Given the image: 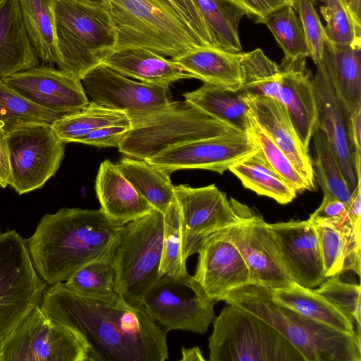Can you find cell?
Here are the masks:
<instances>
[{"label":"cell","mask_w":361,"mask_h":361,"mask_svg":"<svg viewBox=\"0 0 361 361\" xmlns=\"http://www.w3.org/2000/svg\"><path fill=\"white\" fill-rule=\"evenodd\" d=\"M40 307L49 319L80 336L90 361H164L167 332L142 304L132 305L117 293L87 295L63 282L46 288Z\"/></svg>","instance_id":"cell-1"},{"label":"cell","mask_w":361,"mask_h":361,"mask_svg":"<svg viewBox=\"0 0 361 361\" xmlns=\"http://www.w3.org/2000/svg\"><path fill=\"white\" fill-rule=\"evenodd\" d=\"M122 226L100 209L63 207L45 214L27 240L33 265L47 284L66 281L104 252Z\"/></svg>","instance_id":"cell-2"},{"label":"cell","mask_w":361,"mask_h":361,"mask_svg":"<svg viewBox=\"0 0 361 361\" xmlns=\"http://www.w3.org/2000/svg\"><path fill=\"white\" fill-rule=\"evenodd\" d=\"M223 300L271 324L300 352L305 361L361 360V341L357 334L336 329L278 303L270 288L247 283L230 290Z\"/></svg>","instance_id":"cell-3"},{"label":"cell","mask_w":361,"mask_h":361,"mask_svg":"<svg viewBox=\"0 0 361 361\" xmlns=\"http://www.w3.org/2000/svg\"><path fill=\"white\" fill-rule=\"evenodd\" d=\"M115 49L141 47L171 59L207 47L165 0H108Z\"/></svg>","instance_id":"cell-4"},{"label":"cell","mask_w":361,"mask_h":361,"mask_svg":"<svg viewBox=\"0 0 361 361\" xmlns=\"http://www.w3.org/2000/svg\"><path fill=\"white\" fill-rule=\"evenodd\" d=\"M59 69L80 80L116 44L107 8L82 0H54Z\"/></svg>","instance_id":"cell-5"},{"label":"cell","mask_w":361,"mask_h":361,"mask_svg":"<svg viewBox=\"0 0 361 361\" xmlns=\"http://www.w3.org/2000/svg\"><path fill=\"white\" fill-rule=\"evenodd\" d=\"M164 214H149L123 225L111 243L115 268V291L128 302L142 304L159 277Z\"/></svg>","instance_id":"cell-6"},{"label":"cell","mask_w":361,"mask_h":361,"mask_svg":"<svg viewBox=\"0 0 361 361\" xmlns=\"http://www.w3.org/2000/svg\"><path fill=\"white\" fill-rule=\"evenodd\" d=\"M238 133L242 132L184 99L133 124L118 149L124 156L145 160L184 143Z\"/></svg>","instance_id":"cell-7"},{"label":"cell","mask_w":361,"mask_h":361,"mask_svg":"<svg viewBox=\"0 0 361 361\" xmlns=\"http://www.w3.org/2000/svg\"><path fill=\"white\" fill-rule=\"evenodd\" d=\"M212 323L209 361H305L278 330L243 308L228 305Z\"/></svg>","instance_id":"cell-8"},{"label":"cell","mask_w":361,"mask_h":361,"mask_svg":"<svg viewBox=\"0 0 361 361\" xmlns=\"http://www.w3.org/2000/svg\"><path fill=\"white\" fill-rule=\"evenodd\" d=\"M47 284L27 240L14 230L0 232V341L40 305Z\"/></svg>","instance_id":"cell-9"},{"label":"cell","mask_w":361,"mask_h":361,"mask_svg":"<svg viewBox=\"0 0 361 361\" xmlns=\"http://www.w3.org/2000/svg\"><path fill=\"white\" fill-rule=\"evenodd\" d=\"M216 302L188 273L160 276L142 300L152 319L166 332L179 329L200 334L212 323Z\"/></svg>","instance_id":"cell-10"},{"label":"cell","mask_w":361,"mask_h":361,"mask_svg":"<svg viewBox=\"0 0 361 361\" xmlns=\"http://www.w3.org/2000/svg\"><path fill=\"white\" fill-rule=\"evenodd\" d=\"M90 361L84 340L46 317L40 305L0 341V361Z\"/></svg>","instance_id":"cell-11"},{"label":"cell","mask_w":361,"mask_h":361,"mask_svg":"<svg viewBox=\"0 0 361 361\" xmlns=\"http://www.w3.org/2000/svg\"><path fill=\"white\" fill-rule=\"evenodd\" d=\"M11 185L19 195L44 186L55 175L64 156L65 144L51 124L28 123L7 133Z\"/></svg>","instance_id":"cell-12"},{"label":"cell","mask_w":361,"mask_h":361,"mask_svg":"<svg viewBox=\"0 0 361 361\" xmlns=\"http://www.w3.org/2000/svg\"><path fill=\"white\" fill-rule=\"evenodd\" d=\"M238 221L218 230L240 252L249 271V283L271 289L285 288L294 282L286 272L262 216L236 201Z\"/></svg>","instance_id":"cell-13"},{"label":"cell","mask_w":361,"mask_h":361,"mask_svg":"<svg viewBox=\"0 0 361 361\" xmlns=\"http://www.w3.org/2000/svg\"><path fill=\"white\" fill-rule=\"evenodd\" d=\"M81 82L92 102L125 113L132 125L171 103L169 86L133 80L103 63L87 73Z\"/></svg>","instance_id":"cell-14"},{"label":"cell","mask_w":361,"mask_h":361,"mask_svg":"<svg viewBox=\"0 0 361 361\" xmlns=\"http://www.w3.org/2000/svg\"><path fill=\"white\" fill-rule=\"evenodd\" d=\"M173 192L185 260L197 252L206 237L238 221L236 200H228L214 184L200 188L180 184L174 185Z\"/></svg>","instance_id":"cell-15"},{"label":"cell","mask_w":361,"mask_h":361,"mask_svg":"<svg viewBox=\"0 0 361 361\" xmlns=\"http://www.w3.org/2000/svg\"><path fill=\"white\" fill-rule=\"evenodd\" d=\"M257 149L249 133H238L177 145L145 161L169 174L194 169L222 174L234 162Z\"/></svg>","instance_id":"cell-16"},{"label":"cell","mask_w":361,"mask_h":361,"mask_svg":"<svg viewBox=\"0 0 361 361\" xmlns=\"http://www.w3.org/2000/svg\"><path fill=\"white\" fill-rule=\"evenodd\" d=\"M2 80L30 102L59 115L75 112L90 102L80 78L50 64L16 73Z\"/></svg>","instance_id":"cell-17"},{"label":"cell","mask_w":361,"mask_h":361,"mask_svg":"<svg viewBox=\"0 0 361 361\" xmlns=\"http://www.w3.org/2000/svg\"><path fill=\"white\" fill-rule=\"evenodd\" d=\"M281 264L290 279L313 288L326 279L315 226L309 220L268 224Z\"/></svg>","instance_id":"cell-18"},{"label":"cell","mask_w":361,"mask_h":361,"mask_svg":"<svg viewBox=\"0 0 361 361\" xmlns=\"http://www.w3.org/2000/svg\"><path fill=\"white\" fill-rule=\"evenodd\" d=\"M197 253L192 276L209 298L223 300L230 290L249 283L248 269L240 252L218 231L202 240Z\"/></svg>","instance_id":"cell-19"},{"label":"cell","mask_w":361,"mask_h":361,"mask_svg":"<svg viewBox=\"0 0 361 361\" xmlns=\"http://www.w3.org/2000/svg\"><path fill=\"white\" fill-rule=\"evenodd\" d=\"M312 78L318 109L317 123L324 131L353 192L361 183L360 166L355 161L348 136L350 114L340 102L331 79L321 63Z\"/></svg>","instance_id":"cell-20"},{"label":"cell","mask_w":361,"mask_h":361,"mask_svg":"<svg viewBox=\"0 0 361 361\" xmlns=\"http://www.w3.org/2000/svg\"><path fill=\"white\" fill-rule=\"evenodd\" d=\"M243 97L257 122L285 153L298 173L314 190L315 178L312 158L309 151L303 147L285 106L272 97Z\"/></svg>","instance_id":"cell-21"},{"label":"cell","mask_w":361,"mask_h":361,"mask_svg":"<svg viewBox=\"0 0 361 361\" xmlns=\"http://www.w3.org/2000/svg\"><path fill=\"white\" fill-rule=\"evenodd\" d=\"M95 191L100 210L111 221L124 225L154 209L124 177L116 164L106 159L99 167Z\"/></svg>","instance_id":"cell-22"},{"label":"cell","mask_w":361,"mask_h":361,"mask_svg":"<svg viewBox=\"0 0 361 361\" xmlns=\"http://www.w3.org/2000/svg\"><path fill=\"white\" fill-rule=\"evenodd\" d=\"M310 73L306 66L282 69L276 99L285 106L307 151L318 120L317 103Z\"/></svg>","instance_id":"cell-23"},{"label":"cell","mask_w":361,"mask_h":361,"mask_svg":"<svg viewBox=\"0 0 361 361\" xmlns=\"http://www.w3.org/2000/svg\"><path fill=\"white\" fill-rule=\"evenodd\" d=\"M102 63L124 76L152 85L169 87L179 80L193 78L173 60L141 47L115 49Z\"/></svg>","instance_id":"cell-24"},{"label":"cell","mask_w":361,"mask_h":361,"mask_svg":"<svg viewBox=\"0 0 361 361\" xmlns=\"http://www.w3.org/2000/svg\"><path fill=\"white\" fill-rule=\"evenodd\" d=\"M39 65L18 0H0V80Z\"/></svg>","instance_id":"cell-25"},{"label":"cell","mask_w":361,"mask_h":361,"mask_svg":"<svg viewBox=\"0 0 361 361\" xmlns=\"http://www.w3.org/2000/svg\"><path fill=\"white\" fill-rule=\"evenodd\" d=\"M242 52L214 47H202L173 60L193 78L216 86L238 91L241 85Z\"/></svg>","instance_id":"cell-26"},{"label":"cell","mask_w":361,"mask_h":361,"mask_svg":"<svg viewBox=\"0 0 361 361\" xmlns=\"http://www.w3.org/2000/svg\"><path fill=\"white\" fill-rule=\"evenodd\" d=\"M344 109L351 114L361 104V47L326 41L320 61Z\"/></svg>","instance_id":"cell-27"},{"label":"cell","mask_w":361,"mask_h":361,"mask_svg":"<svg viewBox=\"0 0 361 361\" xmlns=\"http://www.w3.org/2000/svg\"><path fill=\"white\" fill-rule=\"evenodd\" d=\"M185 100L240 132L248 133L250 109L238 91L204 83L183 94Z\"/></svg>","instance_id":"cell-28"},{"label":"cell","mask_w":361,"mask_h":361,"mask_svg":"<svg viewBox=\"0 0 361 361\" xmlns=\"http://www.w3.org/2000/svg\"><path fill=\"white\" fill-rule=\"evenodd\" d=\"M228 170L241 181L245 188L259 195L270 197L281 204L291 202L298 194L274 170L258 149L234 162Z\"/></svg>","instance_id":"cell-29"},{"label":"cell","mask_w":361,"mask_h":361,"mask_svg":"<svg viewBox=\"0 0 361 361\" xmlns=\"http://www.w3.org/2000/svg\"><path fill=\"white\" fill-rule=\"evenodd\" d=\"M273 299L307 317L336 329L357 334L354 323L314 289L293 283L285 288L271 289Z\"/></svg>","instance_id":"cell-30"},{"label":"cell","mask_w":361,"mask_h":361,"mask_svg":"<svg viewBox=\"0 0 361 361\" xmlns=\"http://www.w3.org/2000/svg\"><path fill=\"white\" fill-rule=\"evenodd\" d=\"M18 3L37 56L44 64H56L54 0H18Z\"/></svg>","instance_id":"cell-31"},{"label":"cell","mask_w":361,"mask_h":361,"mask_svg":"<svg viewBox=\"0 0 361 361\" xmlns=\"http://www.w3.org/2000/svg\"><path fill=\"white\" fill-rule=\"evenodd\" d=\"M124 177L153 207L164 214L174 200L173 187L167 172L143 159L124 156L116 164Z\"/></svg>","instance_id":"cell-32"},{"label":"cell","mask_w":361,"mask_h":361,"mask_svg":"<svg viewBox=\"0 0 361 361\" xmlns=\"http://www.w3.org/2000/svg\"><path fill=\"white\" fill-rule=\"evenodd\" d=\"M132 126L127 115L90 102L82 109L61 116L51 126L64 143L78 142L89 133L109 126Z\"/></svg>","instance_id":"cell-33"},{"label":"cell","mask_w":361,"mask_h":361,"mask_svg":"<svg viewBox=\"0 0 361 361\" xmlns=\"http://www.w3.org/2000/svg\"><path fill=\"white\" fill-rule=\"evenodd\" d=\"M265 24L283 51L282 69L306 64L310 50L299 18L293 6H285L272 13Z\"/></svg>","instance_id":"cell-34"},{"label":"cell","mask_w":361,"mask_h":361,"mask_svg":"<svg viewBox=\"0 0 361 361\" xmlns=\"http://www.w3.org/2000/svg\"><path fill=\"white\" fill-rule=\"evenodd\" d=\"M217 47L242 52L238 26L243 11L226 0H193Z\"/></svg>","instance_id":"cell-35"},{"label":"cell","mask_w":361,"mask_h":361,"mask_svg":"<svg viewBox=\"0 0 361 361\" xmlns=\"http://www.w3.org/2000/svg\"><path fill=\"white\" fill-rule=\"evenodd\" d=\"M240 72L241 85L238 92L241 94L277 99L282 69L261 49L243 52Z\"/></svg>","instance_id":"cell-36"},{"label":"cell","mask_w":361,"mask_h":361,"mask_svg":"<svg viewBox=\"0 0 361 361\" xmlns=\"http://www.w3.org/2000/svg\"><path fill=\"white\" fill-rule=\"evenodd\" d=\"M312 139L314 154V160L312 161L314 178L324 195L334 197L346 204L353 192L344 177L327 137L318 123L314 128Z\"/></svg>","instance_id":"cell-37"},{"label":"cell","mask_w":361,"mask_h":361,"mask_svg":"<svg viewBox=\"0 0 361 361\" xmlns=\"http://www.w3.org/2000/svg\"><path fill=\"white\" fill-rule=\"evenodd\" d=\"M110 245L99 256L75 271L64 285L71 290L87 295L101 296L116 293V272Z\"/></svg>","instance_id":"cell-38"},{"label":"cell","mask_w":361,"mask_h":361,"mask_svg":"<svg viewBox=\"0 0 361 361\" xmlns=\"http://www.w3.org/2000/svg\"><path fill=\"white\" fill-rule=\"evenodd\" d=\"M61 116L30 102L0 80V128L6 133L24 123L51 125Z\"/></svg>","instance_id":"cell-39"},{"label":"cell","mask_w":361,"mask_h":361,"mask_svg":"<svg viewBox=\"0 0 361 361\" xmlns=\"http://www.w3.org/2000/svg\"><path fill=\"white\" fill-rule=\"evenodd\" d=\"M248 133L269 164L297 193H301L305 190H313L307 182L298 173L285 153L257 122L251 111Z\"/></svg>","instance_id":"cell-40"},{"label":"cell","mask_w":361,"mask_h":361,"mask_svg":"<svg viewBox=\"0 0 361 361\" xmlns=\"http://www.w3.org/2000/svg\"><path fill=\"white\" fill-rule=\"evenodd\" d=\"M187 273L186 260L182 253L178 209L174 198L164 214L159 276H180Z\"/></svg>","instance_id":"cell-41"},{"label":"cell","mask_w":361,"mask_h":361,"mask_svg":"<svg viewBox=\"0 0 361 361\" xmlns=\"http://www.w3.org/2000/svg\"><path fill=\"white\" fill-rule=\"evenodd\" d=\"M314 291L332 304L357 326L360 337L361 288L359 284L343 282L339 275L326 278Z\"/></svg>","instance_id":"cell-42"},{"label":"cell","mask_w":361,"mask_h":361,"mask_svg":"<svg viewBox=\"0 0 361 361\" xmlns=\"http://www.w3.org/2000/svg\"><path fill=\"white\" fill-rule=\"evenodd\" d=\"M320 12L326 22L327 40L333 44L361 47V27L357 26L341 0H325Z\"/></svg>","instance_id":"cell-43"},{"label":"cell","mask_w":361,"mask_h":361,"mask_svg":"<svg viewBox=\"0 0 361 361\" xmlns=\"http://www.w3.org/2000/svg\"><path fill=\"white\" fill-rule=\"evenodd\" d=\"M345 221L338 227L329 224L315 226L326 278L343 272V262L346 245Z\"/></svg>","instance_id":"cell-44"},{"label":"cell","mask_w":361,"mask_h":361,"mask_svg":"<svg viewBox=\"0 0 361 361\" xmlns=\"http://www.w3.org/2000/svg\"><path fill=\"white\" fill-rule=\"evenodd\" d=\"M293 7L298 13L310 50V57L317 66L323 56L327 40L319 16L311 0H293Z\"/></svg>","instance_id":"cell-45"},{"label":"cell","mask_w":361,"mask_h":361,"mask_svg":"<svg viewBox=\"0 0 361 361\" xmlns=\"http://www.w3.org/2000/svg\"><path fill=\"white\" fill-rule=\"evenodd\" d=\"M165 1L205 46L218 47L193 0Z\"/></svg>","instance_id":"cell-46"},{"label":"cell","mask_w":361,"mask_h":361,"mask_svg":"<svg viewBox=\"0 0 361 361\" xmlns=\"http://www.w3.org/2000/svg\"><path fill=\"white\" fill-rule=\"evenodd\" d=\"M243 11L245 16L255 23H264L272 13L285 7L293 6V0H226Z\"/></svg>","instance_id":"cell-47"},{"label":"cell","mask_w":361,"mask_h":361,"mask_svg":"<svg viewBox=\"0 0 361 361\" xmlns=\"http://www.w3.org/2000/svg\"><path fill=\"white\" fill-rule=\"evenodd\" d=\"M308 219L314 224H329L338 227L348 220L346 205L334 197L324 195L320 206Z\"/></svg>","instance_id":"cell-48"},{"label":"cell","mask_w":361,"mask_h":361,"mask_svg":"<svg viewBox=\"0 0 361 361\" xmlns=\"http://www.w3.org/2000/svg\"><path fill=\"white\" fill-rule=\"evenodd\" d=\"M132 126H109L93 130L78 142L97 147H118Z\"/></svg>","instance_id":"cell-49"},{"label":"cell","mask_w":361,"mask_h":361,"mask_svg":"<svg viewBox=\"0 0 361 361\" xmlns=\"http://www.w3.org/2000/svg\"><path fill=\"white\" fill-rule=\"evenodd\" d=\"M361 225L352 226L349 220L345 224L346 245L343 271H353L360 276Z\"/></svg>","instance_id":"cell-50"},{"label":"cell","mask_w":361,"mask_h":361,"mask_svg":"<svg viewBox=\"0 0 361 361\" xmlns=\"http://www.w3.org/2000/svg\"><path fill=\"white\" fill-rule=\"evenodd\" d=\"M348 136L357 164L361 160V104L350 114L348 122Z\"/></svg>","instance_id":"cell-51"},{"label":"cell","mask_w":361,"mask_h":361,"mask_svg":"<svg viewBox=\"0 0 361 361\" xmlns=\"http://www.w3.org/2000/svg\"><path fill=\"white\" fill-rule=\"evenodd\" d=\"M11 165L7 133L0 128V187L4 188L9 185Z\"/></svg>","instance_id":"cell-52"},{"label":"cell","mask_w":361,"mask_h":361,"mask_svg":"<svg viewBox=\"0 0 361 361\" xmlns=\"http://www.w3.org/2000/svg\"><path fill=\"white\" fill-rule=\"evenodd\" d=\"M361 183L353 191L345 204L348 219L352 226L360 225L361 222Z\"/></svg>","instance_id":"cell-53"},{"label":"cell","mask_w":361,"mask_h":361,"mask_svg":"<svg viewBox=\"0 0 361 361\" xmlns=\"http://www.w3.org/2000/svg\"><path fill=\"white\" fill-rule=\"evenodd\" d=\"M355 23L361 27V0H341Z\"/></svg>","instance_id":"cell-54"},{"label":"cell","mask_w":361,"mask_h":361,"mask_svg":"<svg viewBox=\"0 0 361 361\" xmlns=\"http://www.w3.org/2000/svg\"><path fill=\"white\" fill-rule=\"evenodd\" d=\"M180 361H204L202 352L199 347L182 348Z\"/></svg>","instance_id":"cell-55"},{"label":"cell","mask_w":361,"mask_h":361,"mask_svg":"<svg viewBox=\"0 0 361 361\" xmlns=\"http://www.w3.org/2000/svg\"><path fill=\"white\" fill-rule=\"evenodd\" d=\"M82 1L108 8V0H82Z\"/></svg>","instance_id":"cell-56"},{"label":"cell","mask_w":361,"mask_h":361,"mask_svg":"<svg viewBox=\"0 0 361 361\" xmlns=\"http://www.w3.org/2000/svg\"><path fill=\"white\" fill-rule=\"evenodd\" d=\"M313 4H317L318 1L324 3L325 0H311Z\"/></svg>","instance_id":"cell-57"}]
</instances>
